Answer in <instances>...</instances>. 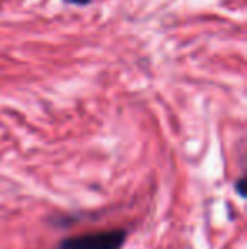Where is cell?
<instances>
[{
	"mask_svg": "<svg viewBox=\"0 0 247 249\" xmlns=\"http://www.w3.org/2000/svg\"><path fill=\"white\" fill-rule=\"evenodd\" d=\"M125 241V231H95L82 236L68 237L58 249H120Z\"/></svg>",
	"mask_w": 247,
	"mask_h": 249,
	"instance_id": "6da1fadb",
	"label": "cell"
},
{
	"mask_svg": "<svg viewBox=\"0 0 247 249\" xmlns=\"http://www.w3.org/2000/svg\"><path fill=\"white\" fill-rule=\"evenodd\" d=\"M65 2L73 3V5H86V3H90L92 0H65Z\"/></svg>",
	"mask_w": 247,
	"mask_h": 249,
	"instance_id": "7a4b0ae2",
	"label": "cell"
}]
</instances>
